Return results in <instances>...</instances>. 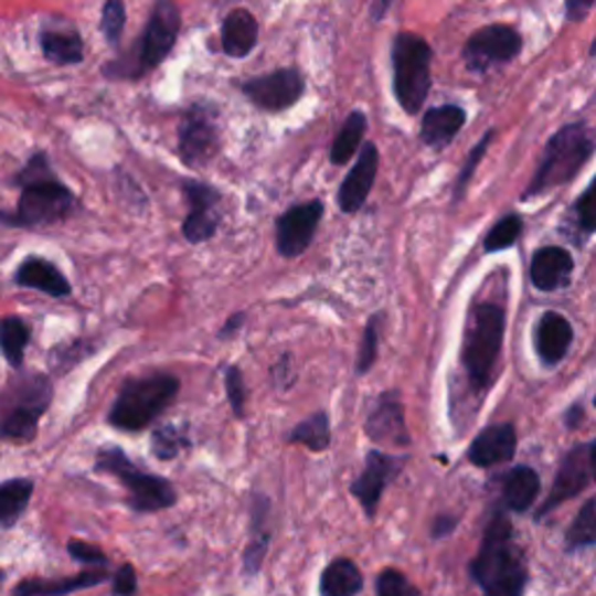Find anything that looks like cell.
Returning <instances> with one entry per match:
<instances>
[{
	"label": "cell",
	"instance_id": "cell-38",
	"mask_svg": "<svg viewBox=\"0 0 596 596\" xmlns=\"http://www.w3.org/2000/svg\"><path fill=\"white\" fill-rule=\"evenodd\" d=\"M124 21H126V12H124L121 0H108V3H105V8H103V21H100L103 33H105V38H108V42L119 40Z\"/></svg>",
	"mask_w": 596,
	"mask_h": 596
},
{
	"label": "cell",
	"instance_id": "cell-23",
	"mask_svg": "<svg viewBox=\"0 0 596 596\" xmlns=\"http://www.w3.org/2000/svg\"><path fill=\"white\" fill-rule=\"evenodd\" d=\"M466 124V113L459 105H443L434 108L422 119V140L429 147H445L450 142Z\"/></svg>",
	"mask_w": 596,
	"mask_h": 596
},
{
	"label": "cell",
	"instance_id": "cell-46",
	"mask_svg": "<svg viewBox=\"0 0 596 596\" xmlns=\"http://www.w3.org/2000/svg\"><path fill=\"white\" fill-rule=\"evenodd\" d=\"M390 6H392V0H373V8H371L373 19L377 21V19L385 17V14H387V10H390Z\"/></svg>",
	"mask_w": 596,
	"mask_h": 596
},
{
	"label": "cell",
	"instance_id": "cell-50",
	"mask_svg": "<svg viewBox=\"0 0 596 596\" xmlns=\"http://www.w3.org/2000/svg\"><path fill=\"white\" fill-rule=\"evenodd\" d=\"M592 54H596V38H594V42H592Z\"/></svg>",
	"mask_w": 596,
	"mask_h": 596
},
{
	"label": "cell",
	"instance_id": "cell-33",
	"mask_svg": "<svg viewBox=\"0 0 596 596\" xmlns=\"http://www.w3.org/2000/svg\"><path fill=\"white\" fill-rule=\"evenodd\" d=\"M266 510H268L266 501H259L257 505H254V531H252V543L245 550V573H257L264 562L266 547H268V534L264 531Z\"/></svg>",
	"mask_w": 596,
	"mask_h": 596
},
{
	"label": "cell",
	"instance_id": "cell-26",
	"mask_svg": "<svg viewBox=\"0 0 596 596\" xmlns=\"http://www.w3.org/2000/svg\"><path fill=\"white\" fill-rule=\"evenodd\" d=\"M539 489H541L539 473L531 471L529 466H518L503 480V503L510 510H518V513H522V510L534 505V501L539 497Z\"/></svg>",
	"mask_w": 596,
	"mask_h": 596
},
{
	"label": "cell",
	"instance_id": "cell-39",
	"mask_svg": "<svg viewBox=\"0 0 596 596\" xmlns=\"http://www.w3.org/2000/svg\"><path fill=\"white\" fill-rule=\"evenodd\" d=\"M377 594L382 596H417L419 592L401 576L398 571H382L380 578H377Z\"/></svg>",
	"mask_w": 596,
	"mask_h": 596
},
{
	"label": "cell",
	"instance_id": "cell-21",
	"mask_svg": "<svg viewBox=\"0 0 596 596\" xmlns=\"http://www.w3.org/2000/svg\"><path fill=\"white\" fill-rule=\"evenodd\" d=\"M573 329L560 312H545L536 327V352L545 364L555 366L566 356Z\"/></svg>",
	"mask_w": 596,
	"mask_h": 596
},
{
	"label": "cell",
	"instance_id": "cell-43",
	"mask_svg": "<svg viewBox=\"0 0 596 596\" xmlns=\"http://www.w3.org/2000/svg\"><path fill=\"white\" fill-rule=\"evenodd\" d=\"M136 592H138L136 568L131 564H121L113 576V594H136Z\"/></svg>",
	"mask_w": 596,
	"mask_h": 596
},
{
	"label": "cell",
	"instance_id": "cell-17",
	"mask_svg": "<svg viewBox=\"0 0 596 596\" xmlns=\"http://www.w3.org/2000/svg\"><path fill=\"white\" fill-rule=\"evenodd\" d=\"M377 149L373 142L364 145L361 149V157L356 161V166L350 170V175L345 178L343 187L338 191V205L343 212H356L364 201L371 194V187L375 182V173H377Z\"/></svg>",
	"mask_w": 596,
	"mask_h": 596
},
{
	"label": "cell",
	"instance_id": "cell-49",
	"mask_svg": "<svg viewBox=\"0 0 596 596\" xmlns=\"http://www.w3.org/2000/svg\"><path fill=\"white\" fill-rule=\"evenodd\" d=\"M3 583H6V571L0 568V587H3Z\"/></svg>",
	"mask_w": 596,
	"mask_h": 596
},
{
	"label": "cell",
	"instance_id": "cell-34",
	"mask_svg": "<svg viewBox=\"0 0 596 596\" xmlns=\"http://www.w3.org/2000/svg\"><path fill=\"white\" fill-rule=\"evenodd\" d=\"M566 543H568V550L596 545V499L583 505L576 522H573V526L568 529Z\"/></svg>",
	"mask_w": 596,
	"mask_h": 596
},
{
	"label": "cell",
	"instance_id": "cell-2",
	"mask_svg": "<svg viewBox=\"0 0 596 596\" xmlns=\"http://www.w3.org/2000/svg\"><path fill=\"white\" fill-rule=\"evenodd\" d=\"M485 594L518 596L526 585V566L513 543V529L499 515L487 526L482 547L471 566Z\"/></svg>",
	"mask_w": 596,
	"mask_h": 596
},
{
	"label": "cell",
	"instance_id": "cell-51",
	"mask_svg": "<svg viewBox=\"0 0 596 596\" xmlns=\"http://www.w3.org/2000/svg\"><path fill=\"white\" fill-rule=\"evenodd\" d=\"M594 406H596V398H594Z\"/></svg>",
	"mask_w": 596,
	"mask_h": 596
},
{
	"label": "cell",
	"instance_id": "cell-29",
	"mask_svg": "<svg viewBox=\"0 0 596 596\" xmlns=\"http://www.w3.org/2000/svg\"><path fill=\"white\" fill-rule=\"evenodd\" d=\"M40 45L50 61L63 63V66L79 63L84 56L82 38L75 31H45L40 35Z\"/></svg>",
	"mask_w": 596,
	"mask_h": 596
},
{
	"label": "cell",
	"instance_id": "cell-1",
	"mask_svg": "<svg viewBox=\"0 0 596 596\" xmlns=\"http://www.w3.org/2000/svg\"><path fill=\"white\" fill-rule=\"evenodd\" d=\"M14 182L21 187L17 207L14 212H0V220L8 226H52L68 220L75 212V194L52 173V166L42 152L31 157Z\"/></svg>",
	"mask_w": 596,
	"mask_h": 596
},
{
	"label": "cell",
	"instance_id": "cell-42",
	"mask_svg": "<svg viewBox=\"0 0 596 596\" xmlns=\"http://www.w3.org/2000/svg\"><path fill=\"white\" fill-rule=\"evenodd\" d=\"M68 555L73 560L82 562V564H98V566L108 564V557H105L103 550H98L92 543H84V541H71L68 543Z\"/></svg>",
	"mask_w": 596,
	"mask_h": 596
},
{
	"label": "cell",
	"instance_id": "cell-41",
	"mask_svg": "<svg viewBox=\"0 0 596 596\" xmlns=\"http://www.w3.org/2000/svg\"><path fill=\"white\" fill-rule=\"evenodd\" d=\"M576 215H578V224L583 226V231H587V233L596 231V178L592 180L589 189L581 196V201L576 205Z\"/></svg>",
	"mask_w": 596,
	"mask_h": 596
},
{
	"label": "cell",
	"instance_id": "cell-4",
	"mask_svg": "<svg viewBox=\"0 0 596 596\" xmlns=\"http://www.w3.org/2000/svg\"><path fill=\"white\" fill-rule=\"evenodd\" d=\"M180 392V380L170 373L131 377L119 390L108 422L119 432L138 434L147 429Z\"/></svg>",
	"mask_w": 596,
	"mask_h": 596
},
{
	"label": "cell",
	"instance_id": "cell-19",
	"mask_svg": "<svg viewBox=\"0 0 596 596\" xmlns=\"http://www.w3.org/2000/svg\"><path fill=\"white\" fill-rule=\"evenodd\" d=\"M518 450V436L515 429L510 424H494V427H487L473 443L471 450H468V459L476 466H497L505 464L515 457Z\"/></svg>",
	"mask_w": 596,
	"mask_h": 596
},
{
	"label": "cell",
	"instance_id": "cell-40",
	"mask_svg": "<svg viewBox=\"0 0 596 596\" xmlns=\"http://www.w3.org/2000/svg\"><path fill=\"white\" fill-rule=\"evenodd\" d=\"M224 382H226L228 403H231L233 413H236L238 417H243V413H245V382H243V373L236 366H231L226 371Z\"/></svg>",
	"mask_w": 596,
	"mask_h": 596
},
{
	"label": "cell",
	"instance_id": "cell-5",
	"mask_svg": "<svg viewBox=\"0 0 596 596\" xmlns=\"http://www.w3.org/2000/svg\"><path fill=\"white\" fill-rule=\"evenodd\" d=\"M594 131L587 124H571L550 138L543 161L534 180L524 191V199L543 196L547 191L571 182L581 173V168L589 161L594 152Z\"/></svg>",
	"mask_w": 596,
	"mask_h": 596
},
{
	"label": "cell",
	"instance_id": "cell-30",
	"mask_svg": "<svg viewBox=\"0 0 596 596\" xmlns=\"http://www.w3.org/2000/svg\"><path fill=\"white\" fill-rule=\"evenodd\" d=\"M322 594L327 596H350L361 589V573L350 560H336L322 573Z\"/></svg>",
	"mask_w": 596,
	"mask_h": 596
},
{
	"label": "cell",
	"instance_id": "cell-44",
	"mask_svg": "<svg viewBox=\"0 0 596 596\" xmlns=\"http://www.w3.org/2000/svg\"><path fill=\"white\" fill-rule=\"evenodd\" d=\"M596 0H566V19L571 24H578L587 17V12L594 8Z\"/></svg>",
	"mask_w": 596,
	"mask_h": 596
},
{
	"label": "cell",
	"instance_id": "cell-31",
	"mask_svg": "<svg viewBox=\"0 0 596 596\" xmlns=\"http://www.w3.org/2000/svg\"><path fill=\"white\" fill-rule=\"evenodd\" d=\"M364 131H366V115L356 110L345 119L343 129H340V134L333 140L331 163H336V166L348 163L354 157L356 149H359L361 138H364Z\"/></svg>",
	"mask_w": 596,
	"mask_h": 596
},
{
	"label": "cell",
	"instance_id": "cell-20",
	"mask_svg": "<svg viewBox=\"0 0 596 596\" xmlns=\"http://www.w3.org/2000/svg\"><path fill=\"white\" fill-rule=\"evenodd\" d=\"M573 273V259L564 247H543L531 259V283L541 291H555L568 285Z\"/></svg>",
	"mask_w": 596,
	"mask_h": 596
},
{
	"label": "cell",
	"instance_id": "cell-28",
	"mask_svg": "<svg viewBox=\"0 0 596 596\" xmlns=\"http://www.w3.org/2000/svg\"><path fill=\"white\" fill-rule=\"evenodd\" d=\"M35 482L31 478H14L0 485V526H12L31 501Z\"/></svg>",
	"mask_w": 596,
	"mask_h": 596
},
{
	"label": "cell",
	"instance_id": "cell-12",
	"mask_svg": "<svg viewBox=\"0 0 596 596\" xmlns=\"http://www.w3.org/2000/svg\"><path fill=\"white\" fill-rule=\"evenodd\" d=\"M184 196L189 201V215L184 217V224H182V236L194 245L210 241L220 226L222 194L212 184L187 180Z\"/></svg>",
	"mask_w": 596,
	"mask_h": 596
},
{
	"label": "cell",
	"instance_id": "cell-10",
	"mask_svg": "<svg viewBox=\"0 0 596 596\" xmlns=\"http://www.w3.org/2000/svg\"><path fill=\"white\" fill-rule=\"evenodd\" d=\"M178 149L180 159L189 168H201L217 155L220 131L215 115H212L205 105H194V108L184 115L178 134Z\"/></svg>",
	"mask_w": 596,
	"mask_h": 596
},
{
	"label": "cell",
	"instance_id": "cell-6",
	"mask_svg": "<svg viewBox=\"0 0 596 596\" xmlns=\"http://www.w3.org/2000/svg\"><path fill=\"white\" fill-rule=\"evenodd\" d=\"M96 468L103 473L115 476L126 492H129V505L136 513H157V510L175 505L178 492L166 478L145 473L126 457L117 445H105L96 457Z\"/></svg>",
	"mask_w": 596,
	"mask_h": 596
},
{
	"label": "cell",
	"instance_id": "cell-15",
	"mask_svg": "<svg viewBox=\"0 0 596 596\" xmlns=\"http://www.w3.org/2000/svg\"><path fill=\"white\" fill-rule=\"evenodd\" d=\"M592 478V455H589V445H578L573 447V450L564 457L560 473L555 478V487H552V492L545 501V505L541 508L539 518L547 515L550 510H555L557 505H562L566 499L578 497L583 489L587 487Z\"/></svg>",
	"mask_w": 596,
	"mask_h": 596
},
{
	"label": "cell",
	"instance_id": "cell-3",
	"mask_svg": "<svg viewBox=\"0 0 596 596\" xmlns=\"http://www.w3.org/2000/svg\"><path fill=\"white\" fill-rule=\"evenodd\" d=\"M52 380L40 373H14L0 392V438L31 443L52 403Z\"/></svg>",
	"mask_w": 596,
	"mask_h": 596
},
{
	"label": "cell",
	"instance_id": "cell-45",
	"mask_svg": "<svg viewBox=\"0 0 596 596\" xmlns=\"http://www.w3.org/2000/svg\"><path fill=\"white\" fill-rule=\"evenodd\" d=\"M489 140H492V134H487V136L482 138V142H480V145L476 147V152L471 155V159H468V163H466V168H464V173H461V178H459V191L464 189L466 180H468V178H471V173H473V168H476V166H478V161L482 159V155H485V149H487Z\"/></svg>",
	"mask_w": 596,
	"mask_h": 596
},
{
	"label": "cell",
	"instance_id": "cell-8",
	"mask_svg": "<svg viewBox=\"0 0 596 596\" xmlns=\"http://www.w3.org/2000/svg\"><path fill=\"white\" fill-rule=\"evenodd\" d=\"M394 94L401 108L417 115L432 89V47L415 33H398L392 47Z\"/></svg>",
	"mask_w": 596,
	"mask_h": 596
},
{
	"label": "cell",
	"instance_id": "cell-32",
	"mask_svg": "<svg viewBox=\"0 0 596 596\" xmlns=\"http://www.w3.org/2000/svg\"><path fill=\"white\" fill-rule=\"evenodd\" d=\"M291 443H304L306 447L315 453H322L331 443V429H329V415L327 413H315L306 422L298 424V427L289 436Z\"/></svg>",
	"mask_w": 596,
	"mask_h": 596
},
{
	"label": "cell",
	"instance_id": "cell-47",
	"mask_svg": "<svg viewBox=\"0 0 596 596\" xmlns=\"http://www.w3.org/2000/svg\"><path fill=\"white\" fill-rule=\"evenodd\" d=\"M241 322H243V315H233V317L228 319V324L220 331V338H228V333H231V331H236V329L241 327Z\"/></svg>",
	"mask_w": 596,
	"mask_h": 596
},
{
	"label": "cell",
	"instance_id": "cell-48",
	"mask_svg": "<svg viewBox=\"0 0 596 596\" xmlns=\"http://www.w3.org/2000/svg\"><path fill=\"white\" fill-rule=\"evenodd\" d=\"M589 455H592V478L596 480V443L589 445Z\"/></svg>",
	"mask_w": 596,
	"mask_h": 596
},
{
	"label": "cell",
	"instance_id": "cell-36",
	"mask_svg": "<svg viewBox=\"0 0 596 596\" xmlns=\"http://www.w3.org/2000/svg\"><path fill=\"white\" fill-rule=\"evenodd\" d=\"M520 233H522V220L518 215H508L487 233L485 249L487 252H501V249L513 247L520 238Z\"/></svg>",
	"mask_w": 596,
	"mask_h": 596
},
{
	"label": "cell",
	"instance_id": "cell-16",
	"mask_svg": "<svg viewBox=\"0 0 596 596\" xmlns=\"http://www.w3.org/2000/svg\"><path fill=\"white\" fill-rule=\"evenodd\" d=\"M398 468H401V459L382 455L377 450L369 453L364 471H361V476L352 485V494L361 501V505H364L369 515H375L377 501L382 492H385L387 482L398 473Z\"/></svg>",
	"mask_w": 596,
	"mask_h": 596
},
{
	"label": "cell",
	"instance_id": "cell-13",
	"mask_svg": "<svg viewBox=\"0 0 596 596\" xmlns=\"http://www.w3.org/2000/svg\"><path fill=\"white\" fill-rule=\"evenodd\" d=\"M306 82L294 68H283L262 77H254L243 84L245 96L268 113H280L291 108V105L304 96Z\"/></svg>",
	"mask_w": 596,
	"mask_h": 596
},
{
	"label": "cell",
	"instance_id": "cell-14",
	"mask_svg": "<svg viewBox=\"0 0 596 596\" xmlns=\"http://www.w3.org/2000/svg\"><path fill=\"white\" fill-rule=\"evenodd\" d=\"M322 215H324V205L319 201L301 203L285 212V215L278 220V236H275L278 238V249L283 257L294 259L308 249Z\"/></svg>",
	"mask_w": 596,
	"mask_h": 596
},
{
	"label": "cell",
	"instance_id": "cell-9",
	"mask_svg": "<svg viewBox=\"0 0 596 596\" xmlns=\"http://www.w3.org/2000/svg\"><path fill=\"white\" fill-rule=\"evenodd\" d=\"M520 50L522 38L513 26L492 24L468 38L464 47V61L471 71L482 73L487 68L499 66V63L513 61L520 54Z\"/></svg>",
	"mask_w": 596,
	"mask_h": 596
},
{
	"label": "cell",
	"instance_id": "cell-18",
	"mask_svg": "<svg viewBox=\"0 0 596 596\" xmlns=\"http://www.w3.org/2000/svg\"><path fill=\"white\" fill-rule=\"evenodd\" d=\"M14 285L42 291L50 298H66L73 294L66 275L45 257H26L21 262V266L14 270Z\"/></svg>",
	"mask_w": 596,
	"mask_h": 596
},
{
	"label": "cell",
	"instance_id": "cell-22",
	"mask_svg": "<svg viewBox=\"0 0 596 596\" xmlns=\"http://www.w3.org/2000/svg\"><path fill=\"white\" fill-rule=\"evenodd\" d=\"M259 40V26L257 19H254L247 10H233L222 26V47L228 56L243 58L247 56L254 47H257Z\"/></svg>",
	"mask_w": 596,
	"mask_h": 596
},
{
	"label": "cell",
	"instance_id": "cell-11",
	"mask_svg": "<svg viewBox=\"0 0 596 596\" xmlns=\"http://www.w3.org/2000/svg\"><path fill=\"white\" fill-rule=\"evenodd\" d=\"M178 33H180V12L173 3L161 0V3H157V8L152 10V17H149L145 35L140 40L136 75L157 68L170 54V50H173Z\"/></svg>",
	"mask_w": 596,
	"mask_h": 596
},
{
	"label": "cell",
	"instance_id": "cell-37",
	"mask_svg": "<svg viewBox=\"0 0 596 596\" xmlns=\"http://www.w3.org/2000/svg\"><path fill=\"white\" fill-rule=\"evenodd\" d=\"M377 324H380V315L371 317V322L366 324L364 340H361V350H359V361H356V373L364 375L375 361L377 354Z\"/></svg>",
	"mask_w": 596,
	"mask_h": 596
},
{
	"label": "cell",
	"instance_id": "cell-7",
	"mask_svg": "<svg viewBox=\"0 0 596 596\" xmlns=\"http://www.w3.org/2000/svg\"><path fill=\"white\" fill-rule=\"evenodd\" d=\"M503 310L494 304H478L468 317L461 361L476 387L487 390L503 343Z\"/></svg>",
	"mask_w": 596,
	"mask_h": 596
},
{
	"label": "cell",
	"instance_id": "cell-27",
	"mask_svg": "<svg viewBox=\"0 0 596 596\" xmlns=\"http://www.w3.org/2000/svg\"><path fill=\"white\" fill-rule=\"evenodd\" d=\"M31 340V327L24 319L10 315L0 319V352H3L8 364L19 371L24 364V352Z\"/></svg>",
	"mask_w": 596,
	"mask_h": 596
},
{
	"label": "cell",
	"instance_id": "cell-24",
	"mask_svg": "<svg viewBox=\"0 0 596 596\" xmlns=\"http://www.w3.org/2000/svg\"><path fill=\"white\" fill-rule=\"evenodd\" d=\"M366 432L375 443H408L406 427H403V411L394 396L380 398V406L369 417Z\"/></svg>",
	"mask_w": 596,
	"mask_h": 596
},
{
	"label": "cell",
	"instance_id": "cell-25",
	"mask_svg": "<svg viewBox=\"0 0 596 596\" xmlns=\"http://www.w3.org/2000/svg\"><path fill=\"white\" fill-rule=\"evenodd\" d=\"M110 578L108 571H84L77 573V576H71L66 581H26L19 583L12 594L17 596H58V594H71V592H79V589H89L96 587L100 583H105Z\"/></svg>",
	"mask_w": 596,
	"mask_h": 596
},
{
	"label": "cell",
	"instance_id": "cell-35",
	"mask_svg": "<svg viewBox=\"0 0 596 596\" xmlns=\"http://www.w3.org/2000/svg\"><path fill=\"white\" fill-rule=\"evenodd\" d=\"M187 445H189L187 434L182 429L173 427V424H166V427H159L152 434V450L163 461L175 459Z\"/></svg>",
	"mask_w": 596,
	"mask_h": 596
}]
</instances>
